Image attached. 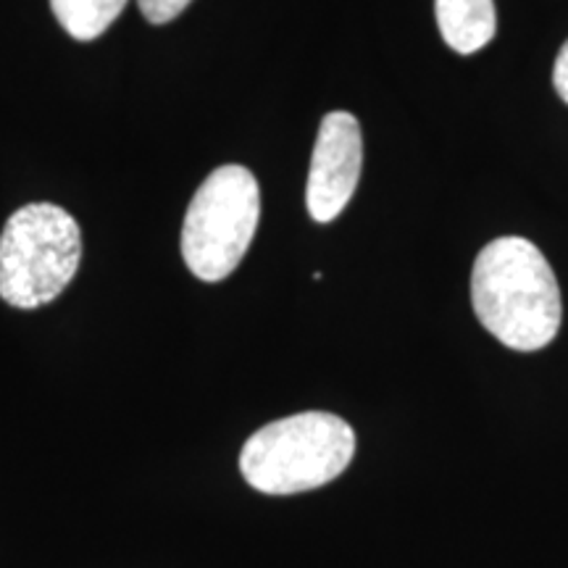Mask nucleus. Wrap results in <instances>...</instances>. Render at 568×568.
I'll return each instance as SVG.
<instances>
[{
	"instance_id": "f257e3e1",
	"label": "nucleus",
	"mask_w": 568,
	"mask_h": 568,
	"mask_svg": "<svg viewBox=\"0 0 568 568\" xmlns=\"http://www.w3.org/2000/svg\"><path fill=\"white\" fill-rule=\"evenodd\" d=\"M471 303L489 335L521 353L550 345L564 316L558 280L548 258L524 237L493 240L477 255Z\"/></svg>"
},
{
	"instance_id": "f03ea898",
	"label": "nucleus",
	"mask_w": 568,
	"mask_h": 568,
	"mask_svg": "<svg viewBox=\"0 0 568 568\" xmlns=\"http://www.w3.org/2000/svg\"><path fill=\"white\" fill-rule=\"evenodd\" d=\"M353 456L355 432L345 418L305 410L255 432L240 453V471L258 493L297 495L335 481Z\"/></svg>"
},
{
	"instance_id": "7ed1b4c3",
	"label": "nucleus",
	"mask_w": 568,
	"mask_h": 568,
	"mask_svg": "<svg viewBox=\"0 0 568 568\" xmlns=\"http://www.w3.org/2000/svg\"><path fill=\"white\" fill-rule=\"evenodd\" d=\"M82 232L77 219L55 203H30L0 234V297L19 311L53 303L77 276Z\"/></svg>"
},
{
	"instance_id": "20e7f679",
	"label": "nucleus",
	"mask_w": 568,
	"mask_h": 568,
	"mask_svg": "<svg viewBox=\"0 0 568 568\" xmlns=\"http://www.w3.org/2000/svg\"><path fill=\"white\" fill-rule=\"evenodd\" d=\"M261 219V190L251 169L219 166L190 201L182 224V258L197 280L222 282L251 247Z\"/></svg>"
},
{
	"instance_id": "39448f33",
	"label": "nucleus",
	"mask_w": 568,
	"mask_h": 568,
	"mask_svg": "<svg viewBox=\"0 0 568 568\" xmlns=\"http://www.w3.org/2000/svg\"><path fill=\"white\" fill-rule=\"evenodd\" d=\"M364 166V138L353 113H326L311 159L305 205L318 224L335 222L358 187Z\"/></svg>"
},
{
	"instance_id": "423d86ee",
	"label": "nucleus",
	"mask_w": 568,
	"mask_h": 568,
	"mask_svg": "<svg viewBox=\"0 0 568 568\" xmlns=\"http://www.w3.org/2000/svg\"><path fill=\"white\" fill-rule=\"evenodd\" d=\"M439 34L453 51L471 55L495 38V0H435Z\"/></svg>"
},
{
	"instance_id": "0eeeda50",
	"label": "nucleus",
	"mask_w": 568,
	"mask_h": 568,
	"mask_svg": "<svg viewBox=\"0 0 568 568\" xmlns=\"http://www.w3.org/2000/svg\"><path fill=\"white\" fill-rule=\"evenodd\" d=\"M130 0H51L59 24L80 42L98 40L122 17Z\"/></svg>"
},
{
	"instance_id": "6e6552de",
	"label": "nucleus",
	"mask_w": 568,
	"mask_h": 568,
	"mask_svg": "<svg viewBox=\"0 0 568 568\" xmlns=\"http://www.w3.org/2000/svg\"><path fill=\"white\" fill-rule=\"evenodd\" d=\"M193 0H138L142 17H145L151 24H169L180 13L187 9Z\"/></svg>"
},
{
	"instance_id": "1a4fd4ad",
	"label": "nucleus",
	"mask_w": 568,
	"mask_h": 568,
	"mask_svg": "<svg viewBox=\"0 0 568 568\" xmlns=\"http://www.w3.org/2000/svg\"><path fill=\"white\" fill-rule=\"evenodd\" d=\"M552 84H556V92L560 95V101L568 103V40H566V45L560 48V53L556 59V69H552Z\"/></svg>"
}]
</instances>
